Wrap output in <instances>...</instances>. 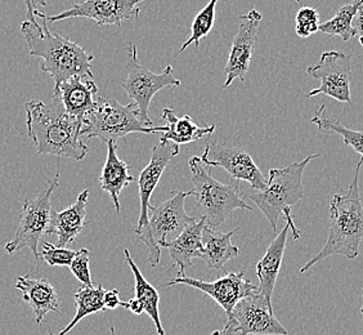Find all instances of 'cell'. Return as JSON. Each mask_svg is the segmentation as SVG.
I'll return each mask as SVG.
<instances>
[{
    "label": "cell",
    "mask_w": 363,
    "mask_h": 335,
    "mask_svg": "<svg viewBox=\"0 0 363 335\" xmlns=\"http://www.w3.org/2000/svg\"><path fill=\"white\" fill-rule=\"evenodd\" d=\"M34 14L42 18V23L36 20L22 22V35L28 44V55L42 58V70L55 80V87L74 77L93 79L91 61L94 56L77 43L52 33L47 14L38 9Z\"/></svg>",
    "instance_id": "2"
},
{
    "label": "cell",
    "mask_w": 363,
    "mask_h": 335,
    "mask_svg": "<svg viewBox=\"0 0 363 335\" xmlns=\"http://www.w3.org/2000/svg\"><path fill=\"white\" fill-rule=\"evenodd\" d=\"M104 302H105L106 309H115V308L121 306L119 290H118V289H113V290H110V292H106Z\"/></svg>",
    "instance_id": "33"
},
{
    "label": "cell",
    "mask_w": 363,
    "mask_h": 335,
    "mask_svg": "<svg viewBox=\"0 0 363 335\" xmlns=\"http://www.w3.org/2000/svg\"><path fill=\"white\" fill-rule=\"evenodd\" d=\"M25 4L28 8V21H35V7H45L47 6V0H25Z\"/></svg>",
    "instance_id": "35"
},
{
    "label": "cell",
    "mask_w": 363,
    "mask_h": 335,
    "mask_svg": "<svg viewBox=\"0 0 363 335\" xmlns=\"http://www.w3.org/2000/svg\"><path fill=\"white\" fill-rule=\"evenodd\" d=\"M363 158L357 164L354 178L347 194H335L330 203V232L328 241L317 256L301 268V273L331 256H344L356 259L359 256V244L363 240V203L359 195L358 177Z\"/></svg>",
    "instance_id": "3"
},
{
    "label": "cell",
    "mask_w": 363,
    "mask_h": 335,
    "mask_svg": "<svg viewBox=\"0 0 363 335\" xmlns=\"http://www.w3.org/2000/svg\"><path fill=\"white\" fill-rule=\"evenodd\" d=\"M350 58L352 55H345L340 50L323 52L318 63L309 66L307 69L309 77L318 79L321 82V85L318 88L307 93V97L312 98L318 94H325L339 102L350 104L352 107H354L350 93Z\"/></svg>",
    "instance_id": "11"
},
{
    "label": "cell",
    "mask_w": 363,
    "mask_h": 335,
    "mask_svg": "<svg viewBox=\"0 0 363 335\" xmlns=\"http://www.w3.org/2000/svg\"><path fill=\"white\" fill-rule=\"evenodd\" d=\"M311 121L318 126V131L325 134H337L342 137L347 146L352 147L357 154L363 158V132L352 131L342 126L336 118L326 115V105H322Z\"/></svg>",
    "instance_id": "27"
},
{
    "label": "cell",
    "mask_w": 363,
    "mask_h": 335,
    "mask_svg": "<svg viewBox=\"0 0 363 335\" xmlns=\"http://www.w3.org/2000/svg\"><path fill=\"white\" fill-rule=\"evenodd\" d=\"M48 335H60V334H55V333H53V331H52V330H49Z\"/></svg>",
    "instance_id": "39"
},
{
    "label": "cell",
    "mask_w": 363,
    "mask_h": 335,
    "mask_svg": "<svg viewBox=\"0 0 363 335\" xmlns=\"http://www.w3.org/2000/svg\"><path fill=\"white\" fill-rule=\"evenodd\" d=\"M321 158V155H311L304 160L293 163L286 168L271 169L269 180L267 181L264 190L249 189L244 197L252 199L263 212L268 222L272 226L273 231H277V222L281 214L286 218V224L293 231V240L301 238V231L295 226L291 207L304 199V186H303V173L309 161Z\"/></svg>",
    "instance_id": "4"
},
{
    "label": "cell",
    "mask_w": 363,
    "mask_h": 335,
    "mask_svg": "<svg viewBox=\"0 0 363 335\" xmlns=\"http://www.w3.org/2000/svg\"><path fill=\"white\" fill-rule=\"evenodd\" d=\"M192 175V196L196 197V208L205 219V224L210 229H217L230 218L233 210H252L240 195V185L236 180L230 183H222L210 175L206 165L199 156L191 158L189 161Z\"/></svg>",
    "instance_id": "5"
},
{
    "label": "cell",
    "mask_w": 363,
    "mask_h": 335,
    "mask_svg": "<svg viewBox=\"0 0 363 335\" xmlns=\"http://www.w3.org/2000/svg\"><path fill=\"white\" fill-rule=\"evenodd\" d=\"M224 331L230 335H287L277 320L272 304L260 290L245 297L233 308Z\"/></svg>",
    "instance_id": "10"
},
{
    "label": "cell",
    "mask_w": 363,
    "mask_h": 335,
    "mask_svg": "<svg viewBox=\"0 0 363 335\" xmlns=\"http://www.w3.org/2000/svg\"><path fill=\"white\" fill-rule=\"evenodd\" d=\"M206 167L223 168L230 180L250 183V189L264 190L267 181L252 156L240 147L230 143L213 142L205 147L200 158Z\"/></svg>",
    "instance_id": "12"
},
{
    "label": "cell",
    "mask_w": 363,
    "mask_h": 335,
    "mask_svg": "<svg viewBox=\"0 0 363 335\" xmlns=\"http://www.w3.org/2000/svg\"><path fill=\"white\" fill-rule=\"evenodd\" d=\"M289 231H290V226L286 224V226L267 248L264 257L260 259L257 265V276L260 281L259 290L264 294V297L271 304H272L273 290H274V285L279 278L282 259L285 254Z\"/></svg>",
    "instance_id": "21"
},
{
    "label": "cell",
    "mask_w": 363,
    "mask_h": 335,
    "mask_svg": "<svg viewBox=\"0 0 363 335\" xmlns=\"http://www.w3.org/2000/svg\"><path fill=\"white\" fill-rule=\"evenodd\" d=\"M245 273H246L245 270L238 273H227L222 278L209 282L182 276V278L170 280L167 285L168 287L189 285V287H195L197 290H201L206 297H210L219 307L223 309L227 317H230L233 308L236 307L240 300L259 290V287L252 284L250 280L246 279Z\"/></svg>",
    "instance_id": "13"
},
{
    "label": "cell",
    "mask_w": 363,
    "mask_h": 335,
    "mask_svg": "<svg viewBox=\"0 0 363 335\" xmlns=\"http://www.w3.org/2000/svg\"><path fill=\"white\" fill-rule=\"evenodd\" d=\"M210 335H230V334H228V333H225V331H224V329H223V330H217V331H214V333H213V334H210Z\"/></svg>",
    "instance_id": "37"
},
{
    "label": "cell",
    "mask_w": 363,
    "mask_h": 335,
    "mask_svg": "<svg viewBox=\"0 0 363 335\" xmlns=\"http://www.w3.org/2000/svg\"><path fill=\"white\" fill-rule=\"evenodd\" d=\"M105 294L106 290L101 284L98 287H85V285H83V287H80L77 293L74 294V298H75V302H77V314H75V317L58 334L66 335L72 329L75 328L77 324L82 322L86 316L106 311L105 302H104Z\"/></svg>",
    "instance_id": "26"
},
{
    "label": "cell",
    "mask_w": 363,
    "mask_h": 335,
    "mask_svg": "<svg viewBox=\"0 0 363 335\" xmlns=\"http://www.w3.org/2000/svg\"><path fill=\"white\" fill-rule=\"evenodd\" d=\"M178 154H179V146L173 142L160 141L152 148L151 160L148 163V165L140 172V180H138L142 209H140L138 227L135 230H140L148 224V209L151 205L150 204L151 196L154 194L156 186L159 185L161 175H164V170L168 167L169 163L173 160Z\"/></svg>",
    "instance_id": "16"
},
{
    "label": "cell",
    "mask_w": 363,
    "mask_h": 335,
    "mask_svg": "<svg viewBox=\"0 0 363 335\" xmlns=\"http://www.w3.org/2000/svg\"><path fill=\"white\" fill-rule=\"evenodd\" d=\"M77 251H71L67 248H58L57 245L50 244V243H44L43 244L42 253H40V258L47 262L52 267H63V265H69L74 258L77 257Z\"/></svg>",
    "instance_id": "31"
},
{
    "label": "cell",
    "mask_w": 363,
    "mask_h": 335,
    "mask_svg": "<svg viewBox=\"0 0 363 335\" xmlns=\"http://www.w3.org/2000/svg\"><path fill=\"white\" fill-rule=\"evenodd\" d=\"M359 312H361V314H362V317H363V304H362V307H361V309H359Z\"/></svg>",
    "instance_id": "40"
},
{
    "label": "cell",
    "mask_w": 363,
    "mask_h": 335,
    "mask_svg": "<svg viewBox=\"0 0 363 335\" xmlns=\"http://www.w3.org/2000/svg\"><path fill=\"white\" fill-rule=\"evenodd\" d=\"M99 181L102 190L111 196L116 212L120 213V194L126 186L134 182V177L129 173V165L118 156L115 142L107 143V158Z\"/></svg>",
    "instance_id": "22"
},
{
    "label": "cell",
    "mask_w": 363,
    "mask_h": 335,
    "mask_svg": "<svg viewBox=\"0 0 363 335\" xmlns=\"http://www.w3.org/2000/svg\"><path fill=\"white\" fill-rule=\"evenodd\" d=\"M111 335H115V328L113 326H111Z\"/></svg>",
    "instance_id": "38"
},
{
    "label": "cell",
    "mask_w": 363,
    "mask_h": 335,
    "mask_svg": "<svg viewBox=\"0 0 363 335\" xmlns=\"http://www.w3.org/2000/svg\"><path fill=\"white\" fill-rule=\"evenodd\" d=\"M88 197L89 190H84L67 209L52 212L47 235H57L58 248H66L84 230Z\"/></svg>",
    "instance_id": "18"
},
{
    "label": "cell",
    "mask_w": 363,
    "mask_h": 335,
    "mask_svg": "<svg viewBox=\"0 0 363 335\" xmlns=\"http://www.w3.org/2000/svg\"><path fill=\"white\" fill-rule=\"evenodd\" d=\"M97 92V84L91 77H71L55 87V96L61 98L66 112L82 121L94 109Z\"/></svg>",
    "instance_id": "19"
},
{
    "label": "cell",
    "mask_w": 363,
    "mask_h": 335,
    "mask_svg": "<svg viewBox=\"0 0 363 335\" xmlns=\"http://www.w3.org/2000/svg\"><path fill=\"white\" fill-rule=\"evenodd\" d=\"M218 0H210L209 3L197 13L191 26V36L189 40L181 47V52H184L194 43L196 48L200 47V40L209 35L210 31L214 28L216 22V11Z\"/></svg>",
    "instance_id": "29"
},
{
    "label": "cell",
    "mask_w": 363,
    "mask_h": 335,
    "mask_svg": "<svg viewBox=\"0 0 363 335\" xmlns=\"http://www.w3.org/2000/svg\"><path fill=\"white\" fill-rule=\"evenodd\" d=\"M240 227L230 232H219L205 224L203 230V249L201 258L213 270H222L225 263L238 256V248L232 244L230 238Z\"/></svg>",
    "instance_id": "24"
},
{
    "label": "cell",
    "mask_w": 363,
    "mask_h": 335,
    "mask_svg": "<svg viewBox=\"0 0 363 335\" xmlns=\"http://www.w3.org/2000/svg\"><path fill=\"white\" fill-rule=\"evenodd\" d=\"M126 263L130 267L132 273H134L135 279V285H134V292H135V300L140 304L143 312H146L150 319L154 322L155 328L157 330V334L165 335V330L161 325L160 312H159V303H160V294L155 289L146 278L142 275L140 268L134 263L133 258L130 257V253L128 249L124 251Z\"/></svg>",
    "instance_id": "25"
},
{
    "label": "cell",
    "mask_w": 363,
    "mask_h": 335,
    "mask_svg": "<svg viewBox=\"0 0 363 335\" xmlns=\"http://www.w3.org/2000/svg\"><path fill=\"white\" fill-rule=\"evenodd\" d=\"M192 196V191H173V196L156 207L150 205L148 224L134 230L137 236L146 244L150 254L148 263L156 267L160 262L161 248L173 241L191 224H196L194 216H189L184 208L186 199Z\"/></svg>",
    "instance_id": "6"
},
{
    "label": "cell",
    "mask_w": 363,
    "mask_h": 335,
    "mask_svg": "<svg viewBox=\"0 0 363 335\" xmlns=\"http://www.w3.org/2000/svg\"><path fill=\"white\" fill-rule=\"evenodd\" d=\"M16 289L21 290L22 298L33 309L38 325H42L48 312L62 314L60 309V297L55 287L47 279H34L30 275L20 276Z\"/></svg>",
    "instance_id": "17"
},
{
    "label": "cell",
    "mask_w": 363,
    "mask_h": 335,
    "mask_svg": "<svg viewBox=\"0 0 363 335\" xmlns=\"http://www.w3.org/2000/svg\"><path fill=\"white\" fill-rule=\"evenodd\" d=\"M71 273L85 287H93L91 282V270H89V251L88 249H80L77 251V257L72 260L70 265Z\"/></svg>",
    "instance_id": "32"
},
{
    "label": "cell",
    "mask_w": 363,
    "mask_h": 335,
    "mask_svg": "<svg viewBox=\"0 0 363 335\" xmlns=\"http://www.w3.org/2000/svg\"><path fill=\"white\" fill-rule=\"evenodd\" d=\"M60 172L53 181L48 182V186L42 191L34 200H25L20 214V224L16 231L12 241L6 245V251L9 256H13L23 248L33 251L36 260L40 259V253L38 251L39 243L43 236L47 235L50 214H52V195L55 190L60 186Z\"/></svg>",
    "instance_id": "8"
},
{
    "label": "cell",
    "mask_w": 363,
    "mask_h": 335,
    "mask_svg": "<svg viewBox=\"0 0 363 335\" xmlns=\"http://www.w3.org/2000/svg\"><path fill=\"white\" fill-rule=\"evenodd\" d=\"M126 67L128 77L125 82H121V85L140 110L142 124L152 126V120L148 116V109L155 94L168 87H179L181 80L174 77V69L172 65H168L160 74H155L140 65L135 44L129 47V61L126 63Z\"/></svg>",
    "instance_id": "9"
},
{
    "label": "cell",
    "mask_w": 363,
    "mask_h": 335,
    "mask_svg": "<svg viewBox=\"0 0 363 335\" xmlns=\"http://www.w3.org/2000/svg\"><path fill=\"white\" fill-rule=\"evenodd\" d=\"M161 116L167 123L165 126H161L164 133L161 141L173 142L178 146L201 140L205 136H210L216 131L214 124L209 126H199L189 115L177 116V114L169 107H165L162 110Z\"/></svg>",
    "instance_id": "23"
},
{
    "label": "cell",
    "mask_w": 363,
    "mask_h": 335,
    "mask_svg": "<svg viewBox=\"0 0 363 335\" xmlns=\"http://www.w3.org/2000/svg\"><path fill=\"white\" fill-rule=\"evenodd\" d=\"M121 307L130 309L134 314H143V309L140 307V303L135 300V298H134V300H128V302H121Z\"/></svg>",
    "instance_id": "36"
},
{
    "label": "cell",
    "mask_w": 363,
    "mask_h": 335,
    "mask_svg": "<svg viewBox=\"0 0 363 335\" xmlns=\"http://www.w3.org/2000/svg\"><path fill=\"white\" fill-rule=\"evenodd\" d=\"M240 18V28L230 47L228 61L224 69L225 83L224 88H228L236 79L244 82L245 77L250 67L252 53L258 39L259 23L262 14L257 9H252L249 13L242 14Z\"/></svg>",
    "instance_id": "15"
},
{
    "label": "cell",
    "mask_w": 363,
    "mask_h": 335,
    "mask_svg": "<svg viewBox=\"0 0 363 335\" xmlns=\"http://www.w3.org/2000/svg\"><path fill=\"white\" fill-rule=\"evenodd\" d=\"M296 1H301V0H296Z\"/></svg>",
    "instance_id": "41"
},
{
    "label": "cell",
    "mask_w": 363,
    "mask_h": 335,
    "mask_svg": "<svg viewBox=\"0 0 363 335\" xmlns=\"http://www.w3.org/2000/svg\"><path fill=\"white\" fill-rule=\"evenodd\" d=\"M162 132L161 126H146L140 119V110L135 104L121 105L113 98L99 97L96 106L84 120L82 137L99 138L102 142H115L130 133Z\"/></svg>",
    "instance_id": "7"
},
{
    "label": "cell",
    "mask_w": 363,
    "mask_h": 335,
    "mask_svg": "<svg viewBox=\"0 0 363 335\" xmlns=\"http://www.w3.org/2000/svg\"><path fill=\"white\" fill-rule=\"evenodd\" d=\"M353 28H354L356 35L358 36V40L361 43L363 48V1L358 8V12L353 20Z\"/></svg>",
    "instance_id": "34"
},
{
    "label": "cell",
    "mask_w": 363,
    "mask_h": 335,
    "mask_svg": "<svg viewBox=\"0 0 363 335\" xmlns=\"http://www.w3.org/2000/svg\"><path fill=\"white\" fill-rule=\"evenodd\" d=\"M28 136L36 147V156L56 155L71 160L84 159L89 147L82 141L83 121L69 115L61 98L53 94L47 105L31 99L25 105Z\"/></svg>",
    "instance_id": "1"
},
{
    "label": "cell",
    "mask_w": 363,
    "mask_h": 335,
    "mask_svg": "<svg viewBox=\"0 0 363 335\" xmlns=\"http://www.w3.org/2000/svg\"><path fill=\"white\" fill-rule=\"evenodd\" d=\"M362 1L363 0H353L350 4L342 6L331 20L320 25L318 31L326 35L340 36L344 42H350L353 36H356L353 20Z\"/></svg>",
    "instance_id": "28"
},
{
    "label": "cell",
    "mask_w": 363,
    "mask_h": 335,
    "mask_svg": "<svg viewBox=\"0 0 363 335\" xmlns=\"http://www.w3.org/2000/svg\"><path fill=\"white\" fill-rule=\"evenodd\" d=\"M146 0H85L74 4L62 13L50 16L48 22L55 23L67 18H91L99 26H120L124 21L134 20L140 13V4Z\"/></svg>",
    "instance_id": "14"
},
{
    "label": "cell",
    "mask_w": 363,
    "mask_h": 335,
    "mask_svg": "<svg viewBox=\"0 0 363 335\" xmlns=\"http://www.w3.org/2000/svg\"><path fill=\"white\" fill-rule=\"evenodd\" d=\"M205 219L201 218L200 222L191 224L182 232L178 238L165 245L168 249L172 265H178V278L186 276L184 271L192 265V259L201 258L203 253V230Z\"/></svg>",
    "instance_id": "20"
},
{
    "label": "cell",
    "mask_w": 363,
    "mask_h": 335,
    "mask_svg": "<svg viewBox=\"0 0 363 335\" xmlns=\"http://www.w3.org/2000/svg\"><path fill=\"white\" fill-rule=\"evenodd\" d=\"M320 14L315 8L303 7L295 18V31L301 38H309L320 30Z\"/></svg>",
    "instance_id": "30"
}]
</instances>
